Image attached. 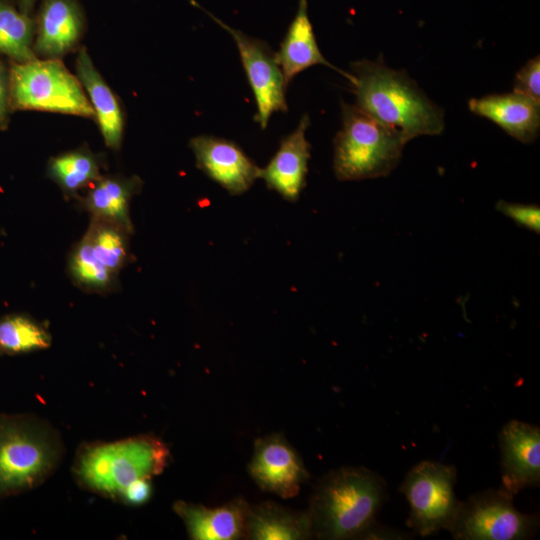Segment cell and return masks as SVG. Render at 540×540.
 <instances>
[{
	"label": "cell",
	"mask_w": 540,
	"mask_h": 540,
	"mask_svg": "<svg viewBox=\"0 0 540 540\" xmlns=\"http://www.w3.org/2000/svg\"><path fill=\"white\" fill-rule=\"evenodd\" d=\"M170 459L166 444L149 434L110 443L86 444L77 456L78 482L95 493L119 499L131 483L163 472Z\"/></svg>",
	"instance_id": "cell-3"
},
{
	"label": "cell",
	"mask_w": 540,
	"mask_h": 540,
	"mask_svg": "<svg viewBox=\"0 0 540 540\" xmlns=\"http://www.w3.org/2000/svg\"><path fill=\"white\" fill-rule=\"evenodd\" d=\"M355 105L395 131L405 143L442 133L444 111L431 101L405 70L388 67L382 57L351 63Z\"/></svg>",
	"instance_id": "cell-1"
},
{
	"label": "cell",
	"mask_w": 540,
	"mask_h": 540,
	"mask_svg": "<svg viewBox=\"0 0 540 540\" xmlns=\"http://www.w3.org/2000/svg\"><path fill=\"white\" fill-rule=\"evenodd\" d=\"M151 479H139L131 483L121 493L119 500L128 505H142L146 503L152 493Z\"/></svg>",
	"instance_id": "cell-27"
},
{
	"label": "cell",
	"mask_w": 540,
	"mask_h": 540,
	"mask_svg": "<svg viewBox=\"0 0 540 540\" xmlns=\"http://www.w3.org/2000/svg\"><path fill=\"white\" fill-rule=\"evenodd\" d=\"M52 342L49 331L25 314L0 319V354L16 355L43 350Z\"/></svg>",
	"instance_id": "cell-24"
},
{
	"label": "cell",
	"mask_w": 540,
	"mask_h": 540,
	"mask_svg": "<svg viewBox=\"0 0 540 540\" xmlns=\"http://www.w3.org/2000/svg\"><path fill=\"white\" fill-rule=\"evenodd\" d=\"M496 209L519 225L539 233L540 208L537 205L517 204L501 200L496 204Z\"/></svg>",
	"instance_id": "cell-26"
},
{
	"label": "cell",
	"mask_w": 540,
	"mask_h": 540,
	"mask_svg": "<svg viewBox=\"0 0 540 540\" xmlns=\"http://www.w3.org/2000/svg\"><path fill=\"white\" fill-rule=\"evenodd\" d=\"M9 3L11 1L13 2L12 5L17 7L20 11L31 15V12L33 11L34 5L37 0H6Z\"/></svg>",
	"instance_id": "cell-30"
},
{
	"label": "cell",
	"mask_w": 540,
	"mask_h": 540,
	"mask_svg": "<svg viewBox=\"0 0 540 540\" xmlns=\"http://www.w3.org/2000/svg\"><path fill=\"white\" fill-rule=\"evenodd\" d=\"M196 6L233 38L254 95L257 108L255 120L265 129L274 112L287 111L286 85L275 52L266 42L229 26L197 3Z\"/></svg>",
	"instance_id": "cell-10"
},
{
	"label": "cell",
	"mask_w": 540,
	"mask_h": 540,
	"mask_svg": "<svg viewBox=\"0 0 540 540\" xmlns=\"http://www.w3.org/2000/svg\"><path fill=\"white\" fill-rule=\"evenodd\" d=\"M457 472L454 466L422 461L407 473L400 491L410 505L406 524L422 537L448 530L461 501L454 492Z\"/></svg>",
	"instance_id": "cell-7"
},
{
	"label": "cell",
	"mask_w": 540,
	"mask_h": 540,
	"mask_svg": "<svg viewBox=\"0 0 540 540\" xmlns=\"http://www.w3.org/2000/svg\"><path fill=\"white\" fill-rule=\"evenodd\" d=\"M75 67L105 144L110 149L118 150L125 126L124 112L118 96L98 72L85 47L78 50Z\"/></svg>",
	"instance_id": "cell-18"
},
{
	"label": "cell",
	"mask_w": 540,
	"mask_h": 540,
	"mask_svg": "<svg viewBox=\"0 0 540 540\" xmlns=\"http://www.w3.org/2000/svg\"><path fill=\"white\" fill-rule=\"evenodd\" d=\"M310 125L307 114L303 115L297 128L284 137L266 167L260 168L259 178L267 187L288 201H296L305 186L310 158V143L306 130Z\"/></svg>",
	"instance_id": "cell-15"
},
{
	"label": "cell",
	"mask_w": 540,
	"mask_h": 540,
	"mask_svg": "<svg viewBox=\"0 0 540 540\" xmlns=\"http://www.w3.org/2000/svg\"><path fill=\"white\" fill-rule=\"evenodd\" d=\"M128 234L115 225L92 218L69 259V271L76 284L94 292L113 288L128 259Z\"/></svg>",
	"instance_id": "cell-9"
},
{
	"label": "cell",
	"mask_w": 540,
	"mask_h": 540,
	"mask_svg": "<svg viewBox=\"0 0 540 540\" xmlns=\"http://www.w3.org/2000/svg\"><path fill=\"white\" fill-rule=\"evenodd\" d=\"M35 26L36 57L61 59L76 49L85 31L86 18L78 0H42Z\"/></svg>",
	"instance_id": "cell-14"
},
{
	"label": "cell",
	"mask_w": 540,
	"mask_h": 540,
	"mask_svg": "<svg viewBox=\"0 0 540 540\" xmlns=\"http://www.w3.org/2000/svg\"><path fill=\"white\" fill-rule=\"evenodd\" d=\"M141 183L136 176H101L88 187L83 206L92 214V218L115 225L130 234L133 226L129 206Z\"/></svg>",
	"instance_id": "cell-20"
},
{
	"label": "cell",
	"mask_w": 540,
	"mask_h": 540,
	"mask_svg": "<svg viewBox=\"0 0 540 540\" xmlns=\"http://www.w3.org/2000/svg\"><path fill=\"white\" fill-rule=\"evenodd\" d=\"M173 509L183 520L191 539L234 540L246 538L249 504L243 498H235L225 505L215 508L180 500L174 503Z\"/></svg>",
	"instance_id": "cell-16"
},
{
	"label": "cell",
	"mask_w": 540,
	"mask_h": 540,
	"mask_svg": "<svg viewBox=\"0 0 540 540\" xmlns=\"http://www.w3.org/2000/svg\"><path fill=\"white\" fill-rule=\"evenodd\" d=\"M10 110L9 69L0 61V129H4L7 126Z\"/></svg>",
	"instance_id": "cell-28"
},
{
	"label": "cell",
	"mask_w": 540,
	"mask_h": 540,
	"mask_svg": "<svg viewBox=\"0 0 540 540\" xmlns=\"http://www.w3.org/2000/svg\"><path fill=\"white\" fill-rule=\"evenodd\" d=\"M501 489L515 496L540 484V429L519 420L507 422L499 433Z\"/></svg>",
	"instance_id": "cell-12"
},
{
	"label": "cell",
	"mask_w": 540,
	"mask_h": 540,
	"mask_svg": "<svg viewBox=\"0 0 540 540\" xmlns=\"http://www.w3.org/2000/svg\"><path fill=\"white\" fill-rule=\"evenodd\" d=\"M513 497L501 488L471 495L461 502L448 531L457 540H520L534 536L539 517L517 510Z\"/></svg>",
	"instance_id": "cell-8"
},
{
	"label": "cell",
	"mask_w": 540,
	"mask_h": 540,
	"mask_svg": "<svg viewBox=\"0 0 540 540\" xmlns=\"http://www.w3.org/2000/svg\"><path fill=\"white\" fill-rule=\"evenodd\" d=\"M469 109L493 121L520 142L532 143L539 135L540 103L514 91L472 98Z\"/></svg>",
	"instance_id": "cell-17"
},
{
	"label": "cell",
	"mask_w": 540,
	"mask_h": 540,
	"mask_svg": "<svg viewBox=\"0 0 540 540\" xmlns=\"http://www.w3.org/2000/svg\"><path fill=\"white\" fill-rule=\"evenodd\" d=\"M342 128L334 139V172L341 181L384 177L399 164L406 143L355 104L341 103Z\"/></svg>",
	"instance_id": "cell-4"
},
{
	"label": "cell",
	"mask_w": 540,
	"mask_h": 540,
	"mask_svg": "<svg viewBox=\"0 0 540 540\" xmlns=\"http://www.w3.org/2000/svg\"><path fill=\"white\" fill-rule=\"evenodd\" d=\"M47 172L68 196L88 188L102 176L99 159L88 148H79L52 157L48 162Z\"/></svg>",
	"instance_id": "cell-22"
},
{
	"label": "cell",
	"mask_w": 540,
	"mask_h": 540,
	"mask_svg": "<svg viewBox=\"0 0 540 540\" xmlns=\"http://www.w3.org/2000/svg\"><path fill=\"white\" fill-rule=\"evenodd\" d=\"M275 55L282 70L286 87L297 74L319 64L337 71L349 83L354 80L351 73L338 69L322 55L308 16L306 0H299L296 14Z\"/></svg>",
	"instance_id": "cell-19"
},
{
	"label": "cell",
	"mask_w": 540,
	"mask_h": 540,
	"mask_svg": "<svg viewBox=\"0 0 540 540\" xmlns=\"http://www.w3.org/2000/svg\"><path fill=\"white\" fill-rule=\"evenodd\" d=\"M403 535H406L402 532L386 528L384 526L378 525L374 522L361 536V538L367 539H402L405 538Z\"/></svg>",
	"instance_id": "cell-29"
},
{
	"label": "cell",
	"mask_w": 540,
	"mask_h": 540,
	"mask_svg": "<svg viewBox=\"0 0 540 540\" xmlns=\"http://www.w3.org/2000/svg\"><path fill=\"white\" fill-rule=\"evenodd\" d=\"M35 20L6 0H0V54L13 62L36 59Z\"/></svg>",
	"instance_id": "cell-23"
},
{
	"label": "cell",
	"mask_w": 540,
	"mask_h": 540,
	"mask_svg": "<svg viewBox=\"0 0 540 540\" xmlns=\"http://www.w3.org/2000/svg\"><path fill=\"white\" fill-rule=\"evenodd\" d=\"M59 457L60 442L48 426L28 416H0V498L38 486Z\"/></svg>",
	"instance_id": "cell-5"
},
{
	"label": "cell",
	"mask_w": 540,
	"mask_h": 540,
	"mask_svg": "<svg viewBox=\"0 0 540 540\" xmlns=\"http://www.w3.org/2000/svg\"><path fill=\"white\" fill-rule=\"evenodd\" d=\"M540 60L539 56L529 60L517 72L513 91L540 103Z\"/></svg>",
	"instance_id": "cell-25"
},
{
	"label": "cell",
	"mask_w": 540,
	"mask_h": 540,
	"mask_svg": "<svg viewBox=\"0 0 540 540\" xmlns=\"http://www.w3.org/2000/svg\"><path fill=\"white\" fill-rule=\"evenodd\" d=\"M308 511H294L273 501L249 505L246 538L254 540H303L313 537Z\"/></svg>",
	"instance_id": "cell-21"
},
{
	"label": "cell",
	"mask_w": 540,
	"mask_h": 540,
	"mask_svg": "<svg viewBox=\"0 0 540 540\" xmlns=\"http://www.w3.org/2000/svg\"><path fill=\"white\" fill-rule=\"evenodd\" d=\"M11 109L36 110L94 118V111L78 77L61 59L12 62Z\"/></svg>",
	"instance_id": "cell-6"
},
{
	"label": "cell",
	"mask_w": 540,
	"mask_h": 540,
	"mask_svg": "<svg viewBox=\"0 0 540 540\" xmlns=\"http://www.w3.org/2000/svg\"><path fill=\"white\" fill-rule=\"evenodd\" d=\"M385 498L383 478L364 467L329 472L310 500L313 535L329 540L361 538L375 522Z\"/></svg>",
	"instance_id": "cell-2"
},
{
	"label": "cell",
	"mask_w": 540,
	"mask_h": 540,
	"mask_svg": "<svg viewBox=\"0 0 540 540\" xmlns=\"http://www.w3.org/2000/svg\"><path fill=\"white\" fill-rule=\"evenodd\" d=\"M189 145L197 167L231 195L246 192L259 178L260 168L230 140L200 135Z\"/></svg>",
	"instance_id": "cell-13"
},
{
	"label": "cell",
	"mask_w": 540,
	"mask_h": 540,
	"mask_svg": "<svg viewBox=\"0 0 540 540\" xmlns=\"http://www.w3.org/2000/svg\"><path fill=\"white\" fill-rule=\"evenodd\" d=\"M248 471L261 490L283 499L295 497L309 477L297 452L278 433L255 441Z\"/></svg>",
	"instance_id": "cell-11"
}]
</instances>
